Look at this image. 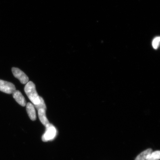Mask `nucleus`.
<instances>
[{
	"mask_svg": "<svg viewBox=\"0 0 160 160\" xmlns=\"http://www.w3.org/2000/svg\"><path fill=\"white\" fill-rule=\"evenodd\" d=\"M25 93L29 99L34 105L39 104L40 102V96L38 95L34 83L32 81L28 82L24 88Z\"/></svg>",
	"mask_w": 160,
	"mask_h": 160,
	"instance_id": "1",
	"label": "nucleus"
},
{
	"mask_svg": "<svg viewBox=\"0 0 160 160\" xmlns=\"http://www.w3.org/2000/svg\"><path fill=\"white\" fill-rule=\"evenodd\" d=\"M45 127L46 131L42 136V140L44 142H46L54 139L57 134V130L55 127L50 123Z\"/></svg>",
	"mask_w": 160,
	"mask_h": 160,
	"instance_id": "2",
	"label": "nucleus"
},
{
	"mask_svg": "<svg viewBox=\"0 0 160 160\" xmlns=\"http://www.w3.org/2000/svg\"><path fill=\"white\" fill-rule=\"evenodd\" d=\"M16 90L15 86L12 83L0 79V90L8 94H12Z\"/></svg>",
	"mask_w": 160,
	"mask_h": 160,
	"instance_id": "3",
	"label": "nucleus"
},
{
	"mask_svg": "<svg viewBox=\"0 0 160 160\" xmlns=\"http://www.w3.org/2000/svg\"><path fill=\"white\" fill-rule=\"evenodd\" d=\"M12 70L14 77L19 79L22 84H26L28 82V76L22 71L16 68H13Z\"/></svg>",
	"mask_w": 160,
	"mask_h": 160,
	"instance_id": "4",
	"label": "nucleus"
},
{
	"mask_svg": "<svg viewBox=\"0 0 160 160\" xmlns=\"http://www.w3.org/2000/svg\"><path fill=\"white\" fill-rule=\"evenodd\" d=\"M12 94L14 99L18 103L22 106H26V100L21 92L19 90H15L13 93Z\"/></svg>",
	"mask_w": 160,
	"mask_h": 160,
	"instance_id": "5",
	"label": "nucleus"
},
{
	"mask_svg": "<svg viewBox=\"0 0 160 160\" xmlns=\"http://www.w3.org/2000/svg\"><path fill=\"white\" fill-rule=\"evenodd\" d=\"M26 111L28 114L29 117L33 121L36 119V113L34 105L31 103L29 102L26 104Z\"/></svg>",
	"mask_w": 160,
	"mask_h": 160,
	"instance_id": "6",
	"label": "nucleus"
},
{
	"mask_svg": "<svg viewBox=\"0 0 160 160\" xmlns=\"http://www.w3.org/2000/svg\"><path fill=\"white\" fill-rule=\"evenodd\" d=\"M38 110V115H39L40 121L45 126H46L47 125L50 123L46 117V110H44V109H39Z\"/></svg>",
	"mask_w": 160,
	"mask_h": 160,
	"instance_id": "7",
	"label": "nucleus"
},
{
	"mask_svg": "<svg viewBox=\"0 0 160 160\" xmlns=\"http://www.w3.org/2000/svg\"><path fill=\"white\" fill-rule=\"evenodd\" d=\"M152 152L151 149H147L139 154L134 160H146L147 156Z\"/></svg>",
	"mask_w": 160,
	"mask_h": 160,
	"instance_id": "8",
	"label": "nucleus"
},
{
	"mask_svg": "<svg viewBox=\"0 0 160 160\" xmlns=\"http://www.w3.org/2000/svg\"><path fill=\"white\" fill-rule=\"evenodd\" d=\"M160 159V152L159 150L152 152L147 156L146 160H159Z\"/></svg>",
	"mask_w": 160,
	"mask_h": 160,
	"instance_id": "9",
	"label": "nucleus"
},
{
	"mask_svg": "<svg viewBox=\"0 0 160 160\" xmlns=\"http://www.w3.org/2000/svg\"><path fill=\"white\" fill-rule=\"evenodd\" d=\"M40 102L39 104L36 105H34V107L37 109L38 110L39 109H42L44 110H46V105L45 104L44 100L41 97H40Z\"/></svg>",
	"mask_w": 160,
	"mask_h": 160,
	"instance_id": "10",
	"label": "nucleus"
},
{
	"mask_svg": "<svg viewBox=\"0 0 160 160\" xmlns=\"http://www.w3.org/2000/svg\"><path fill=\"white\" fill-rule=\"evenodd\" d=\"M160 41L159 37H156L154 38L152 41V45L154 48L156 50L159 46Z\"/></svg>",
	"mask_w": 160,
	"mask_h": 160,
	"instance_id": "11",
	"label": "nucleus"
}]
</instances>
